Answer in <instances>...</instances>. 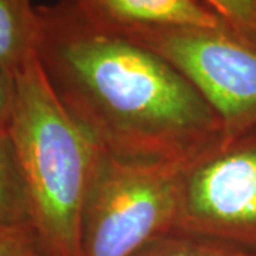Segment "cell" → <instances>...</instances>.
Returning <instances> with one entry per match:
<instances>
[{"instance_id": "cell-7", "label": "cell", "mask_w": 256, "mask_h": 256, "mask_svg": "<svg viewBox=\"0 0 256 256\" xmlns=\"http://www.w3.org/2000/svg\"><path fill=\"white\" fill-rule=\"evenodd\" d=\"M0 234L34 238L28 190L8 127H0Z\"/></svg>"}, {"instance_id": "cell-8", "label": "cell", "mask_w": 256, "mask_h": 256, "mask_svg": "<svg viewBox=\"0 0 256 256\" xmlns=\"http://www.w3.org/2000/svg\"><path fill=\"white\" fill-rule=\"evenodd\" d=\"M37 12L30 0H0V64L12 76L34 54Z\"/></svg>"}, {"instance_id": "cell-12", "label": "cell", "mask_w": 256, "mask_h": 256, "mask_svg": "<svg viewBox=\"0 0 256 256\" xmlns=\"http://www.w3.org/2000/svg\"><path fill=\"white\" fill-rule=\"evenodd\" d=\"M14 98V77L0 64V127L9 126Z\"/></svg>"}, {"instance_id": "cell-3", "label": "cell", "mask_w": 256, "mask_h": 256, "mask_svg": "<svg viewBox=\"0 0 256 256\" xmlns=\"http://www.w3.org/2000/svg\"><path fill=\"white\" fill-rule=\"evenodd\" d=\"M182 164L102 152L82 216V256H134L174 230Z\"/></svg>"}, {"instance_id": "cell-10", "label": "cell", "mask_w": 256, "mask_h": 256, "mask_svg": "<svg viewBox=\"0 0 256 256\" xmlns=\"http://www.w3.org/2000/svg\"><path fill=\"white\" fill-rule=\"evenodd\" d=\"M228 26L256 43V0H200Z\"/></svg>"}, {"instance_id": "cell-6", "label": "cell", "mask_w": 256, "mask_h": 256, "mask_svg": "<svg viewBox=\"0 0 256 256\" xmlns=\"http://www.w3.org/2000/svg\"><path fill=\"white\" fill-rule=\"evenodd\" d=\"M88 16L112 28H220L222 18L200 0H77Z\"/></svg>"}, {"instance_id": "cell-1", "label": "cell", "mask_w": 256, "mask_h": 256, "mask_svg": "<svg viewBox=\"0 0 256 256\" xmlns=\"http://www.w3.org/2000/svg\"><path fill=\"white\" fill-rule=\"evenodd\" d=\"M36 12L40 67L66 111L102 152L185 164L224 136L218 114L182 74L88 16L77 0Z\"/></svg>"}, {"instance_id": "cell-9", "label": "cell", "mask_w": 256, "mask_h": 256, "mask_svg": "<svg viewBox=\"0 0 256 256\" xmlns=\"http://www.w3.org/2000/svg\"><path fill=\"white\" fill-rule=\"evenodd\" d=\"M134 256H256V252L220 240L171 230L152 239Z\"/></svg>"}, {"instance_id": "cell-4", "label": "cell", "mask_w": 256, "mask_h": 256, "mask_svg": "<svg viewBox=\"0 0 256 256\" xmlns=\"http://www.w3.org/2000/svg\"><path fill=\"white\" fill-rule=\"evenodd\" d=\"M114 30L154 52L182 74L218 114L225 137L255 127L256 43L254 40L228 24L212 28Z\"/></svg>"}, {"instance_id": "cell-2", "label": "cell", "mask_w": 256, "mask_h": 256, "mask_svg": "<svg viewBox=\"0 0 256 256\" xmlns=\"http://www.w3.org/2000/svg\"><path fill=\"white\" fill-rule=\"evenodd\" d=\"M14 77L9 131L44 256H82V216L101 148L66 111L36 53Z\"/></svg>"}, {"instance_id": "cell-5", "label": "cell", "mask_w": 256, "mask_h": 256, "mask_svg": "<svg viewBox=\"0 0 256 256\" xmlns=\"http://www.w3.org/2000/svg\"><path fill=\"white\" fill-rule=\"evenodd\" d=\"M174 230L256 252V126L182 164Z\"/></svg>"}, {"instance_id": "cell-11", "label": "cell", "mask_w": 256, "mask_h": 256, "mask_svg": "<svg viewBox=\"0 0 256 256\" xmlns=\"http://www.w3.org/2000/svg\"><path fill=\"white\" fill-rule=\"evenodd\" d=\"M0 256H44L36 239L24 234H0Z\"/></svg>"}]
</instances>
